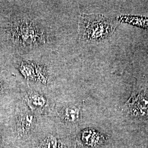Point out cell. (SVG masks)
<instances>
[{
  "mask_svg": "<svg viewBox=\"0 0 148 148\" xmlns=\"http://www.w3.org/2000/svg\"><path fill=\"white\" fill-rule=\"evenodd\" d=\"M112 32L110 21L100 14H82L79 18V32L80 38L87 42L104 40Z\"/></svg>",
  "mask_w": 148,
  "mask_h": 148,
  "instance_id": "cell-1",
  "label": "cell"
},
{
  "mask_svg": "<svg viewBox=\"0 0 148 148\" xmlns=\"http://www.w3.org/2000/svg\"><path fill=\"white\" fill-rule=\"evenodd\" d=\"M11 28L12 36L16 42L30 45L42 41V34L29 21H15Z\"/></svg>",
  "mask_w": 148,
  "mask_h": 148,
  "instance_id": "cell-2",
  "label": "cell"
},
{
  "mask_svg": "<svg viewBox=\"0 0 148 148\" xmlns=\"http://www.w3.org/2000/svg\"><path fill=\"white\" fill-rule=\"evenodd\" d=\"M35 123L36 118L34 115L29 112H23L17 119V132L21 137H26L33 131Z\"/></svg>",
  "mask_w": 148,
  "mask_h": 148,
  "instance_id": "cell-3",
  "label": "cell"
},
{
  "mask_svg": "<svg viewBox=\"0 0 148 148\" xmlns=\"http://www.w3.org/2000/svg\"><path fill=\"white\" fill-rule=\"evenodd\" d=\"M81 139L86 146L97 148L103 145L106 138L103 134L93 129H86L81 134Z\"/></svg>",
  "mask_w": 148,
  "mask_h": 148,
  "instance_id": "cell-4",
  "label": "cell"
},
{
  "mask_svg": "<svg viewBox=\"0 0 148 148\" xmlns=\"http://www.w3.org/2000/svg\"><path fill=\"white\" fill-rule=\"evenodd\" d=\"M130 110L135 116H145L148 114V99L142 95H139L129 103Z\"/></svg>",
  "mask_w": 148,
  "mask_h": 148,
  "instance_id": "cell-5",
  "label": "cell"
},
{
  "mask_svg": "<svg viewBox=\"0 0 148 148\" xmlns=\"http://www.w3.org/2000/svg\"><path fill=\"white\" fill-rule=\"evenodd\" d=\"M60 117L65 123H74L79 119V109L75 106L64 107L60 111Z\"/></svg>",
  "mask_w": 148,
  "mask_h": 148,
  "instance_id": "cell-6",
  "label": "cell"
},
{
  "mask_svg": "<svg viewBox=\"0 0 148 148\" xmlns=\"http://www.w3.org/2000/svg\"><path fill=\"white\" fill-rule=\"evenodd\" d=\"M46 101L41 95L37 94H32L28 98L29 106L34 109H42L46 105Z\"/></svg>",
  "mask_w": 148,
  "mask_h": 148,
  "instance_id": "cell-7",
  "label": "cell"
},
{
  "mask_svg": "<svg viewBox=\"0 0 148 148\" xmlns=\"http://www.w3.org/2000/svg\"><path fill=\"white\" fill-rule=\"evenodd\" d=\"M58 139L53 135L49 134L43 138L40 143L39 148H58Z\"/></svg>",
  "mask_w": 148,
  "mask_h": 148,
  "instance_id": "cell-8",
  "label": "cell"
},
{
  "mask_svg": "<svg viewBox=\"0 0 148 148\" xmlns=\"http://www.w3.org/2000/svg\"><path fill=\"white\" fill-rule=\"evenodd\" d=\"M58 148H71L69 147L68 145H66L65 144H64L63 143L60 144H59L58 147Z\"/></svg>",
  "mask_w": 148,
  "mask_h": 148,
  "instance_id": "cell-9",
  "label": "cell"
},
{
  "mask_svg": "<svg viewBox=\"0 0 148 148\" xmlns=\"http://www.w3.org/2000/svg\"><path fill=\"white\" fill-rule=\"evenodd\" d=\"M1 81L0 80V92H1Z\"/></svg>",
  "mask_w": 148,
  "mask_h": 148,
  "instance_id": "cell-10",
  "label": "cell"
}]
</instances>
